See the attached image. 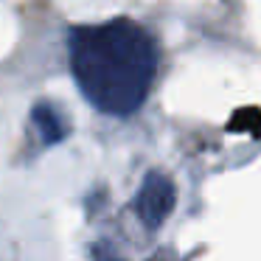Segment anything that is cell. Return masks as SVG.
Returning a JSON list of instances; mask_svg holds the SVG:
<instances>
[{
	"label": "cell",
	"instance_id": "cell-1",
	"mask_svg": "<svg viewBox=\"0 0 261 261\" xmlns=\"http://www.w3.org/2000/svg\"><path fill=\"white\" fill-rule=\"evenodd\" d=\"M70 73L90 107L129 118L143 107L160 65L154 37L129 17L68 31Z\"/></svg>",
	"mask_w": 261,
	"mask_h": 261
},
{
	"label": "cell",
	"instance_id": "cell-2",
	"mask_svg": "<svg viewBox=\"0 0 261 261\" xmlns=\"http://www.w3.org/2000/svg\"><path fill=\"white\" fill-rule=\"evenodd\" d=\"M174 205H177V188L171 182V177H166L163 171H149L143 177L141 188H138V199H135L141 222L149 230H158L171 216Z\"/></svg>",
	"mask_w": 261,
	"mask_h": 261
},
{
	"label": "cell",
	"instance_id": "cell-3",
	"mask_svg": "<svg viewBox=\"0 0 261 261\" xmlns=\"http://www.w3.org/2000/svg\"><path fill=\"white\" fill-rule=\"evenodd\" d=\"M31 124H34L37 135H40L42 146H54V143H62L70 135V124L59 107H54L51 101H37L31 107Z\"/></svg>",
	"mask_w": 261,
	"mask_h": 261
}]
</instances>
